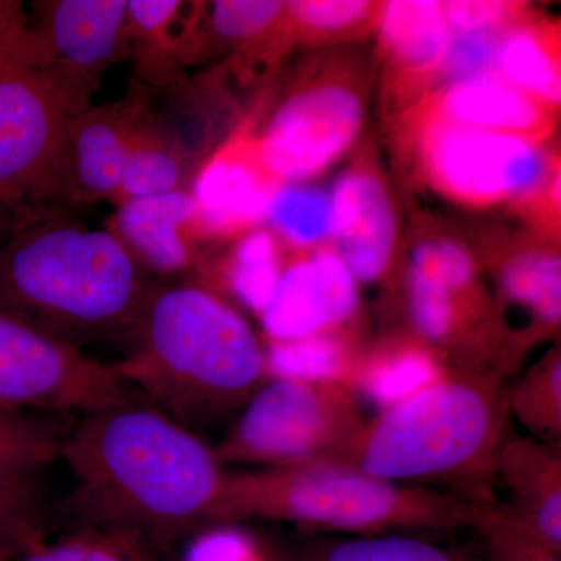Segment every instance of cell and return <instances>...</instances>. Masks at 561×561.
<instances>
[{"label": "cell", "instance_id": "obj_23", "mask_svg": "<svg viewBox=\"0 0 561 561\" xmlns=\"http://www.w3.org/2000/svg\"><path fill=\"white\" fill-rule=\"evenodd\" d=\"M560 27L529 11L501 36L493 76L560 108Z\"/></svg>", "mask_w": 561, "mask_h": 561}, {"label": "cell", "instance_id": "obj_5", "mask_svg": "<svg viewBox=\"0 0 561 561\" xmlns=\"http://www.w3.org/2000/svg\"><path fill=\"white\" fill-rule=\"evenodd\" d=\"M471 497L402 485L337 460L225 472L214 524L267 519L351 537L470 529Z\"/></svg>", "mask_w": 561, "mask_h": 561}, {"label": "cell", "instance_id": "obj_27", "mask_svg": "<svg viewBox=\"0 0 561 561\" xmlns=\"http://www.w3.org/2000/svg\"><path fill=\"white\" fill-rule=\"evenodd\" d=\"M210 27L243 55H278L295 43L287 2L225 0L210 7Z\"/></svg>", "mask_w": 561, "mask_h": 561}, {"label": "cell", "instance_id": "obj_20", "mask_svg": "<svg viewBox=\"0 0 561 561\" xmlns=\"http://www.w3.org/2000/svg\"><path fill=\"white\" fill-rule=\"evenodd\" d=\"M197 216L194 195L184 191L131 198L117 216L116 236L144 268L176 272L190 262L181 228Z\"/></svg>", "mask_w": 561, "mask_h": 561}, {"label": "cell", "instance_id": "obj_11", "mask_svg": "<svg viewBox=\"0 0 561 561\" xmlns=\"http://www.w3.org/2000/svg\"><path fill=\"white\" fill-rule=\"evenodd\" d=\"M136 397L113 364L0 311V409L80 419Z\"/></svg>", "mask_w": 561, "mask_h": 561}, {"label": "cell", "instance_id": "obj_21", "mask_svg": "<svg viewBox=\"0 0 561 561\" xmlns=\"http://www.w3.org/2000/svg\"><path fill=\"white\" fill-rule=\"evenodd\" d=\"M449 373L440 357L419 339L402 332L370 343L354 376L353 390L387 409Z\"/></svg>", "mask_w": 561, "mask_h": 561}, {"label": "cell", "instance_id": "obj_31", "mask_svg": "<svg viewBox=\"0 0 561 561\" xmlns=\"http://www.w3.org/2000/svg\"><path fill=\"white\" fill-rule=\"evenodd\" d=\"M284 267L275 234L256 230L247 234L232 251L228 286L242 305L261 316L275 294Z\"/></svg>", "mask_w": 561, "mask_h": 561}, {"label": "cell", "instance_id": "obj_12", "mask_svg": "<svg viewBox=\"0 0 561 561\" xmlns=\"http://www.w3.org/2000/svg\"><path fill=\"white\" fill-rule=\"evenodd\" d=\"M43 70L69 99L76 114L88 110L99 77L131 46L125 0H55L38 3Z\"/></svg>", "mask_w": 561, "mask_h": 561}, {"label": "cell", "instance_id": "obj_29", "mask_svg": "<svg viewBox=\"0 0 561 561\" xmlns=\"http://www.w3.org/2000/svg\"><path fill=\"white\" fill-rule=\"evenodd\" d=\"M265 219L295 251L331 245V197L320 187L280 184L272 195Z\"/></svg>", "mask_w": 561, "mask_h": 561}, {"label": "cell", "instance_id": "obj_10", "mask_svg": "<svg viewBox=\"0 0 561 561\" xmlns=\"http://www.w3.org/2000/svg\"><path fill=\"white\" fill-rule=\"evenodd\" d=\"M365 114L364 72L343 58L320 60L273 113L257 142L262 164L280 184L316 179L353 147Z\"/></svg>", "mask_w": 561, "mask_h": 561}, {"label": "cell", "instance_id": "obj_1", "mask_svg": "<svg viewBox=\"0 0 561 561\" xmlns=\"http://www.w3.org/2000/svg\"><path fill=\"white\" fill-rule=\"evenodd\" d=\"M60 459L81 527L165 551L210 526L225 468L213 446L139 397L80 416Z\"/></svg>", "mask_w": 561, "mask_h": 561}, {"label": "cell", "instance_id": "obj_9", "mask_svg": "<svg viewBox=\"0 0 561 561\" xmlns=\"http://www.w3.org/2000/svg\"><path fill=\"white\" fill-rule=\"evenodd\" d=\"M69 99L43 69L0 65V206L28 210L80 197L73 175Z\"/></svg>", "mask_w": 561, "mask_h": 561}, {"label": "cell", "instance_id": "obj_39", "mask_svg": "<svg viewBox=\"0 0 561 561\" xmlns=\"http://www.w3.org/2000/svg\"><path fill=\"white\" fill-rule=\"evenodd\" d=\"M16 561H88V546L84 531L79 529L65 540L46 542L41 540L22 552Z\"/></svg>", "mask_w": 561, "mask_h": 561}, {"label": "cell", "instance_id": "obj_19", "mask_svg": "<svg viewBox=\"0 0 561 561\" xmlns=\"http://www.w3.org/2000/svg\"><path fill=\"white\" fill-rule=\"evenodd\" d=\"M494 481L507 491L504 505L561 549L560 446L508 434L497 454Z\"/></svg>", "mask_w": 561, "mask_h": 561}, {"label": "cell", "instance_id": "obj_14", "mask_svg": "<svg viewBox=\"0 0 561 561\" xmlns=\"http://www.w3.org/2000/svg\"><path fill=\"white\" fill-rule=\"evenodd\" d=\"M261 319L268 342L364 334L360 286L331 245L297 251Z\"/></svg>", "mask_w": 561, "mask_h": 561}, {"label": "cell", "instance_id": "obj_18", "mask_svg": "<svg viewBox=\"0 0 561 561\" xmlns=\"http://www.w3.org/2000/svg\"><path fill=\"white\" fill-rule=\"evenodd\" d=\"M279 186L262 164L257 144L241 138L203 169L194 198L210 231L232 232L264 220Z\"/></svg>", "mask_w": 561, "mask_h": 561}, {"label": "cell", "instance_id": "obj_15", "mask_svg": "<svg viewBox=\"0 0 561 561\" xmlns=\"http://www.w3.org/2000/svg\"><path fill=\"white\" fill-rule=\"evenodd\" d=\"M491 294L516 364L541 343L559 339L561 260L559 245L526 241L490 251L485 262Z\"/></svg>", "mask_w": 561, "mask_h": 561}, {"label": "cell", "instance_id": "obj_17", "mask_svg": "<svg viewBox=\"0 0 561 561\" xmlns=\"http://www.w3.org/2000/svg\"><path fill=\"white\" fill-rule=\"evenodd\" d=\"M375 32L383 65L382 92L401 116L437 87L451 41L445 2H382Z\"/></svg>", "mask_w": 561, "mask_h": 561}, {"label": "cell", "instance_id": "obj_8", "mask_svg": "<svg viewBox=\"0 0 561 561\" xmlns=\"http://www.w3.org/2000/svg\"><path fill=\"white\" fill-rule=\"evenodd\" d=\"M365 420L360 398L345 383L271 378L213 448L224 468L335 459Z\"/></svg>", "mask_w": 561, "mask_h": 561}, {"label": "cell", "instance_id": "obj_24", "mask_svg": "<svg viewBox=\"0 0 561 561\" xmlns=\"http://www.w3.org/2000/svg\"><path fill=\"white\" fill-rule=\"evenodd\" d=\"M370 342L364 334H321L297 341L268 342V379L339 382L353 389L354 376Z\"/></svg>", "mask_w": 561, "mask_h": 561}, {"label": "cell", "instance_id": "obj_7", "mask_svg": "<svg viewBox=\"0 0 561 561\" xmlns=\"http://www.w3.org/2000/svg\"><path fill=\"white\" fill-rule=\"evenodd\" d=\"M431 190L465 208L507 205L535 221L560 179L545 144L453 125L400 127Z\"/></svg>", "mask_w": 561, "mask_h": 561}, {"label": "cell", "instance_id": "obj_13", "mask_svg": "<svg viewBox=\"0 0 561 561\" xmlns=\"http://www.w3.org/2000/svg\"><path fill=\"white\" fill-rule=\"evenodd\" d=\"M331 247L359 286L398 289L400 220L381 169L367 157L343 171L330 191Z\"/></svg>", "mask_w": 561, "mask_h": 561}, {"label": "cell", "instance_id": "obj_26", "mask_svg": "<svg viewBox=\"0 0 561 561\" xmlns=\"http://www.w3.org/2000/svg\"><path fill=\"white\" fill-rule=\"evenodd\" d=\"M508 413L535 440L560 446L561 351L557 343L541 359L507 386Z\"/></svg>", "mask_w": 561, "mask_h": 561}, {"label": "cell", "instance_id": "obj_28", "mask_svg": "<svg viewBox=\"0 0 561 561\" xmlns=\"http://www.w3.org/2000/svg\"><path fill=\"white\" fill-rule=\"evenodd\" d=\"M382 2L297 0L287 2L291 35L306 44H339L375 32Z\"/></svg>", "mask_w": 561, "mask_h": 561}, {"label": "cell", "instance_id": "obj_36", "mask_svg": "<svg viewBox=\"0 0 561 561\" xmlns=\"http://www.w3.org/2000/svg\"><path fill=\"white\" fill-rule=\"evenodd\" d=\"M183 561H265L260 545L232 524H214L198 530Z\"/></svg>", "mask_w": 561, "mask_h": 561}, {"label": "cell", "instance_id": "obj_4", "mask_svg": "<svg viewBox=\"0 0 561 561\" xmlns=\"http://www.w3.org/2000/svg\"><path fill=\"white\" fill-rule=\"evenodd\" d=\"M508 423L507 381L449 371L365 420L345 451L328 460L402 485L482 489L494 481Z\"/></svg>", "mask_w": 561, "mask_h": 561}, {"label": "cell", "instance_id": "obj_34", "mask_svg": "<svg viewBox=\"0 0 561 561\" xmlns=\"http://www.w3.org/2000/svg\"><path fill=\"white\" fill-rule=\"evenodd\" d=\"M180 180L181 160L173 151L160 144L133 146L122 173L119 194L128 201L169 194L179 191Z\"/></svg>", "mask_w": 561, "mask_h": 561}, {"label": "cell", "instance_id": "obj_6", "mask_svg": "<svg viewBox=\"0 0 561 561\" xmlns=\"http://www.w3.org/2000/svg\"><path fill=\"white\" fill-rule=\"evenodd\" d=\"M408 334L449 371L505 381L518 370L478 256L456 239H423L401 268Z\"/></svg>", "mask_w": 561, "mask_h": 561}, {"label": "cell", "instance_id": "obj_32", "mask_svg": "<svg viewBox=\"0 0 561 561\" xmlns=\"http://www.w3.org/2000/svg\"><path fill=\"white\" fill-rule=\"evenodd\" d=\"M301 561H470L411 534L351 537L328 542Z\"/></svg>", "mask_w": 561, "mask_h": 561}, {"label": "cell", "instance_id": "obj_33", "mask_svg": "<svg viewBox=\"0 0 561 561\" xmlns=\"http://www.w3.org/2000/svg\"><path fill=\"white\" fill-rule=\"evenodd\" d=\"M38 485L0 491V561L18 559L43 540Z\"/></svg>", "mask_w": 561, "mask_h": 561}, {"label": "cell", "instance_id": "obj_22", "mask_svg": "<svg viewBox=\"0 0 561 561\" xmlns=\"http://www.w3.org/2000/svg\"><path fill=\"white\" fill-rule=\"evenodd\" d=\"M131 121L116 106L88 108L70 117V151L80 195L119 194L122 173L133 147Z\"/></svg>", "mask_w": 561, "mask_h": 561}, {"label": "cell", "instance_id": "obj_3", "mask_svg": "<svg viewBox=\"0 0 561 561\" xmlns=\"http://www.w3.org/2000/svg\"><path fill=\"white\" fill-rule=\"evenodd\" d=\"M153 286L114 232L25 224L0 245V311L70 345L122 341Z\"/></svg>", "mask_w": 561, "mask_h": 561}, {"label": "cell", "instance_id": "obj_25", "mask_svg": "<svg viewBox=\"0 0 561 561\" xmlns=\"http://www.w3.org/2000/svg\"><path fill=\"white\" fill-rule=\"evenodd\" d=\"M65 434L36 413L0 409V491L38 485L41 472L60 459Z\"/></svg>", "mask_w": 561, "mask_h": 561}, {"label": "cell", "instance_id": "obj_2", "mask_svg": "<svg viewBox=\"0 0 561 561\" xmlns=\"http://www.w3.org/2000/svg\"><path fill=\"white\" fill-rule=\"evenodd\" d=\"M124 342L122 381L195 434L239 415L268 381L250 321L198 284H153Z\"/></svg>", "mask_w": 561, "mask_h": 561}, {"label": "cell", "instance_id": "obj_35", "mask_svg": "<svg viewBox=\"0 0 561 561\" xmlns=\"http://www.w3.org/2000/svg\"><path fill=\"white\" fill-rule=\"evenodd\" d=\"M505 31L507 28L494 32L451 33L437 87L451 81L493 76L494 57Z\"/></svg>", "mask_w": 561, "mask_h": 561}, {"label": "cell", "instance_id": "obj_40", "mask_svg": "<svg viewBox=\"0 0 561 561\" xmlns=\"http://www.w3.org/2000/svg\"><path fill=\"white\" fill-rule=\"evenodd\" d=\"M2 206H0V217H2Z\"/></svg>", "mask_w": 561, "mask_h": 561}, {"label": "cell", "instance_id": "obj_37", "mask_svg": "<svg viewBox=\"0 0 561 561\" xmlns=\"http://www.w3.org/2000/svg\"><path fill=\"white\" fill-rule=\"evenodd\" d=\"M529 11L519 2H445L451 33L504 31Z\"/></svg>", "mask_w": 561, "mask_h": 561}, {"label": "cell", "instance_id": "obj_38", "mask_svg": "<svg viewBox=\"0 0 561 561\" xmlns=\"http://www.w3.org/2000/svg\"><path fill=\"white\" fill-rule=\"evenodd\" d=\"M88 546V561H153L149 549L119 535L84 529Z\"/></svg>", "mask_w": 561, "mask_h": 561}, {"label": "cell", "instance_id": "obj_30", "mask_svg": "<svg viewBox=\"0 0 561 561\" xmlns=\"http://www.w3.org/2000/svg\"><path fill=\"white\" fill-rule=\"evenodd\" d=\"M470 529L481 537L485 561H561L560 548L490 497L472 500Z\"/></svg>", "mask_w": 561, "mask_h": 561}, {"label": "cell", "instance_id": "obj_16", "mask_svg": "<svg viewBox=\"0 0 561 561\" xmlns=\"http://www.w3.org/2000/svg\"><path fill=\"white\" fill-rule=\"evenodd\" d=\"M557 106L496 76L451 81L427 92L400 116V127L440 124L546 144L559 122Z\"/></svg>", "mask_w": 561, "mask_h": 561}]
</instances>
